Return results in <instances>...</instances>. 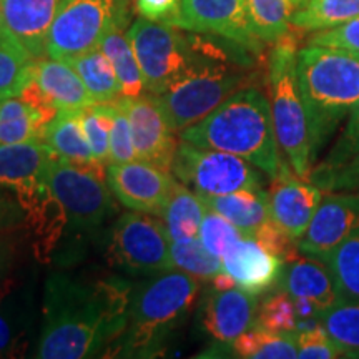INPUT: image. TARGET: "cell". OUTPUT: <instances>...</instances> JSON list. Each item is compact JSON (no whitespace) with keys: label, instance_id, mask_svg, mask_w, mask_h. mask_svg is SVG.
<instances>
[{"label":"cell","instance_id":"6da1fadb","mask_svg":"<svg viewBox=\"0 0 359 359\" xmlns=\"http://www.w3.org/2000/svg\"><path fill=\"white\" fill-rule=\"evenodd\" d=\"M122 276L52 273L45 283L40 359L102 356L125 334L132 299Z\"/></svg>","mask_w":359,"mask_h":359},{"label":"cell","instance_id":"7a4b0ae2","mask_svg":"<svg viewBox=\"0 0 359 359\" xmlns=\"http://www.w3.org/2000/svg\"><path fill=\"white\" fill-rule=\"evenodd\" d=\"M180 138L200 148L226 151L248 160L269 178H275L285 161L280 156L271 105L258 85L241 88Z\"/></svg>","mask_w":359,"mask_h":359},{"label":"cell","instance_id":"3957f363","mask_svg":"<svg viewBox=\"0 0 359 359\" xmlns=\"http://www.w3.org/2000/svg\"><path fill=\"white\" fill-rule=\"evenodd\" d=\"M255 55L243 45L208 34L206 52L195 70L158 95L175 132L180 135L238 90L257 85Z\"/></svg>","mask_w":359,"mask_h":359},{"label":"cell","instance_id":"277c9868","mask_svg":"<svg viewBox=\"0 0 359 359\" xmlns=\"http://www.w3.org/2000/svg\"><path fill=\"white\" fill-rule=\"evenodd\" d=\"M296 79L316 155L359 102V52L304 45L296 53Z\"/></svg>","mask_w":359,"mask_h":359},{"label":"cell","instance_id":"5b68a950","mask_svg":"<svg viewBox=\"0 0 359 359\" xmlns=\"http://www.w3.org/2000/svg\"><path fill=\"white\" fill-rule=\"evenodd\" d=\"M201 280L183 271L151 276L132 291L128 326L116 344L125 356H155L175 327L195 308Z\"/></svg>","mask_w":359,"mask_h":359},{"label":"cell","instance_id":"8992f818","mask_svg":"<svg viewBox=\"0 0 359 359\" xmlns=\"http://www.w3.org/2000/svg\"><path fill=\"white\" fill-rule=\"evenodd\" d=\"M298 50V39L291 32L273 43L268 55L266 77L278 145L291 170L299 178L308 180L313 170L314 150L306 107L296 79Z\"/></svg>","mask_w":359,"mask_h":359},{"label":"cell","instance_id":"52a82bcc","mask_svg":"<svg viewBox=\"0 0 359 359\" xmlns=\"http://www.w3.org/2000/svg\"><path fill=\"white\" fill-rule=\"evenodd\" d=\"M147 92L161 95L195 70L206 52L208 34L190 32L147 19L128 27Z\"/></svg>","mask_w":359,"mask_h":359},{"label":"cell","instance_id":"ba28073f","mask_svg":"<svg viewBox=\"0 0 359 359\" xmlns=\"http://www.w3.org/2000/svg\"><path fill=\"white\" fill-rule=\"evenodd\" d=\"M130 0H64L47 40V57L69 62L97 48L115 25L130 24Z\"/></svg>","mask_w":359,"mask_h":359},{"label":"cell","instance_id":"9c48e42d","mask_svg":"<svg viewBox=\"0 0 359 359\" xmlns=\"http://www.w3.org/2000/svg\"><path fill=\"white\" fill-rule=\"evenodd\" d=\"M172 173L201 196L257 190L264 183V173L248 160L226 151L200 148L185 140L178 143Z\"/></svg>","mask_w":359,"mask_h":359},{"label":"cell","instance_id":"30bf717a","mask_svg":"<svg viewBox=\"0 0 359 359\" xmlns=\"http://www.w3.org/2000/svg\"><path fill=\"white\" fill-rule=\"evenodd\" d=\"M47 182L65 215L69 233L95 231L114 212V193L102 172L55 156Z\"/></svg>","mask_w":359,"mask_h":359},{"label":"cell","instance_id":"8fae6325","mask_svg":"<svg viewBox=\"0 0 359 359\" xmlns=\"http://www.w3.org/2000/svg\"><path fill=\"white\" fill-rule=\"evenodd\" d=\"M172 238L165 223L151 215L127 212L111 230L109 259L130 275L155 276L172 268Z\"/></svg>","mask_w":359,"mask_h":359},{"label":"cell","instance_id":"7c38bea8","mask_svg":"<svg viewBox=\"0 0 359 359\" xmlns=\"http://www.w3.org/2000/svg\"><path fill=\"white\" fill-rule=\"evenodd\" d=\"M55 156L43 140L0 145V187L13 193L25 219L42 208L50 193L47 178Z\"/></svg>","mask_w":359,"mask_h":359},{"label":"cell","instance_id":"4fadbf2b","mask_svg":"<svg viewBox=\"0 0 359 359\" xmlns=\"http://www.w3.org/2000/svg\"><path fill=\"white\" fill-rule=\"evenodd\" d=\"M107 185L115 198L128 210L161 217L177 180L170 170L138 158L109 165Z\"/></svg>","mask_w":359,"mask_h":359},{"label":"cell","instance_id":"5bb4252c","mask_svg":"<svg viewBox=\"0 0 359 359\" xmlns=\"http://www.w3.org/2000/svg\"><path fill=\"white\" fill-rule=\"evenodd\" d=\"M116 102L123 107L128 116L138 158L172 170L180 142L158 95L145 92L138 97H120Z\"/></svg>","mask_w":359,"mask_h":359},{"label":"cell","instance_id":"9a60e30c","mask_svg":"<svg viewBox=\"0 0 359 359\" xmlns=\"http://www.w3.org/2000/svg\"><path fill=\"white\" fill-rule=\"evenodd\" d=\"M359 228V190L325 191L298 248L308 257L327 262Z\"/></svg>","mask_w":359,"mask_h":359},{"label":"cell","instance_id":"2e32d148","mask_svg":"<svg viewBox=\"0 0 359 359\" xmlns=\"http://www.w3.org/2000/svg\"><path fill=\"white\" fill-rule=\"evenodd\" d=\"M182 29L218 35L257 53L263 50L251 27L246 0H182Z\"/></svg>","mask_w":359,"mask_h":359},{"label":"cell","instance_id":"e0dca14e","mask_svg":"<svg viewBox=\"0 0 359 359\" xmlns=\"http://www.w3.org/2000/svg\"><path fill=\"white\" fill-rule=\"evenodd\" d=\"M325 190L308 180L299 178L290 163L271 180L268 190L269 215L296 241L304 235L320 206Z\"/></svg>","mask_w":359,"mask_h":359},{"label":"cell","instance_id":"ac0fdd59","mask_svg":"<svg viewBox=\"0 0 359 359\" xmlns=\"http://www.w3.org/2000/svg\"><path fill=\"white\" fill-rule=\"evenodd\" d=\"M258 302L240 288H210L198 306V323L206 336L219 344H231L255 325Z\"/></svg>","mask_w":359,"mask_h":359},{"label":"cell","instance_id":"d6986e66","mask_svg":"<svg viewBox=\"0 0 359 359\" xmlns=\"http://www.w3.org/2000/svg\"><path fill=\"white\" fill-rule=\"evenodd\" d=\"M223 271L231 276L240 290L250 294L266 293L280 285L285 263L258 243L243 236L222 258Z\"/></svg>","mask_w":359,"mask_h":359},{"label":"cell","instance_id":"ffe728a7","mask_svg":"<svg viewBox=\"0 0 359 359\" xmlns=\"http://www.w3.org/2000/svg\"><path fill=\"white\" fill-rule=\"evenodd\" d=\"M64 0H0L12 37L34 60L47 57V40Z\"/></svg>","mask_w":359,"mask_h":359},{"label":"cell","instance_id":"44dd1931","mask_svg":"<svg viewBox=\"0 0 359 359\" xmlns=\"http://www.w3.org/2000/svg\"><path fill=\"white\" fill-rule=\"evenodd\" d=\"M280 285L293 299L303 298L311 302L320 314L339 302L330 266L304 253L285 264Z\"/></svg>","mask_w":359,"mask_h":359},{"label":"cell","instance_id":"7402d4cb","mask_svg":"<svg viewBox=\"0 0 359 359\" xmlns=\"http://www.w3.org/2000/svg\"><path fill=\"white\" fill-rule=\"evenodd\" d=\"M32 80L57 110H80L95 103L69 62L43 57L34 60Z\"/></svg>","mask_w":359,"mask_h":359},{"label":"cell","instance_id":"603a6c76","mask_svg":"<svg viewBox=\"0 0 359 359\" xmlns=\"http://www.w3.org/2000/svg\"><path fill=\"white\" fill-rule=\"evenodd\" d=\"M80 110H58L45 128L43 142L58 158L103 173V167L95 160L85 138Z\"/></svg>","mask_w":359,"mask_h":359},{"label":"cell","instance_id":"cb8c5ba5","mask_svg":"<svg viewBox=\"0 0 359 359\" xmlns=\"http://www.w3.org/2000/svg\"><path fill=\"white\" fill-rule=\"evenodd\" d=\"M201 198L210 210L230 219L248 238H253L255 233L271 218L268 191H264L263 188L240 190L218 196H201Z\"/></svg>","mask_w":359,"mask_h":359},{"label":"cell","instance_id":"d4e9b609","mask_svg":"<svg viewBox=\"0 0 359 359\" xmlns=\"http://www.w3.org/2000/svg\"><path fill=\"white\" fill-rule=\"evenodd\" d=\"M98 47L114 65L122 87V97H138L147 92L142 69L128 39V25H115L110 29Z\"/></svg>","mask_w":359,"mask_h":359},{"label":"cell","instance_id":"484cf974","mask_svg":"<svg viewBox=\"0 0 359 359\" xmlns=\"http://www.w3.org/2000/svg\"><path fill=\"white\" fill-rule=\"evenodd\" d=\"M208 210L198 193L177 182L165 212L161 215L172 241L198 238L200 226Z\"/></svg>","mask_w":359,"mask_h":359},{"label":"cell","instance_id":"4316f807","mask_svg":"<svg viewBox=\"0 0 359 359\" xmlns=\"http://www.w3.org/2000/svg\"><path fill=\"white\" fill-rule=\"evenodd\" d=\"M69 64L80 75L95 103L116 102L122 97V87H120L114 65L100 47L72 58Z\"/></svg>","mask_w":359,"mask_h":359},{"label":"cell","instance_id":"83f0119b","mask_svg":"<svg viewBox=\"0 0 359 359\" xmlns=\"http://www.w3.org/2000/svg\"><path fill=\"white\" fill-rule=\"evenodd\" d=\"M293 333H276L253 325L233 341L231 349L243 359H294L298 346Z\"/></svg>","mask_w":359,"mask_h":359},{"label":"cell","instance_id":"f1b7e54d","mask_svg":"<svg viewBox=\"0 0 359 359\" xmlns=\"http://www.w3.org/2000/svg\"><path fill=\"white\" fill-rule=\"evenodd\" d=\"M359 17V0H304L296 8L291 25L302 32H318Z\"/></svg>","mask_w":359,"mask_h":359},{"label":"cell","instance_id":"f546056e","mask_svg":"<svg viewBox=\"0 0 359 359\" xmlns=\"http://www.w3.org/2000/svg\"><path fill=\"white\" fill-rule=\"evenodd\" d=\"M308 182L325 191L359 190V142L346 150L331 151L326 160L313 167Z\"/></svg>","mask_w":359,"mask_h":359},{"label":"cell","instance_id":"4dcf8cb0","mask_svg":"<svg viewBox=\"0 0 359 359\" xmlns=\"http://www.w3.org/2000/svg\"><path fill=\"white\" fill-rule=\"evenodd\" d=\"M296 0H246L253 32L263 43H275L291 32Z\"/></svg>","mask_w":359,"mask_h":359},{"label":"cell","instance_id":"1f68e13d","mask_svg":"<svg viewBox=\"0 0 359 359\" xmlns=\"http://www.w3.org/2000/svg\"><path fill=\"white\" fill-rule=\"evenodd\" d=\"M339 302L359 303V228L327 258Z\"/></svg>","mask_w":359,"mask_h":359},{"label":"cell","instance_id":"d6a6232c","mask_svg":"<svg viewBox=\"0 0 359 359\" xmlns=\"http://www.w3.org/2000/svg\"><path fill=\"white\" fill-rule=\"evenodd\" d=\"M321 325L343 356L359 358V303L338 302L321 313Z\"/></svg>","mask_w":359,"mask_h":359},{"label":"cell","instance_id":"836d02e7","mask_svg":"<svg viewBox=\"0 0 359 359\" xmlns=\"http://www.w3.org/2000/svg\"><path fill=\"white\" fill-rule=\"evenodd\" d=\"M34 58L20 43H0V100L20 95L32 82Z\"/></svg>","mask_w":359,"mask_h":359},{"label":"cell","instance_id":"e575fe53","mask_svg":"<svg viewBox=\"0 0 359 359\" xmlns=\"http://www.w3.org/2000/svg\"><path fill=\"white\" fill-rule=\"evenodd\" d=\"M170 253H172V268L188 273L201 281H212L218 273L223 271V263L219 262L222 258L210 253L200 238L172 241Z\"/></svg>","mask_w":359,"mask_h":359},{"label":"cell","instance_id":"d590c367","mask_svg":"<svg viewBox=\"0 0 359 359\" xmlns=\"http://www.w3.org/2000/svg\"><path fill=\"white\" fill-rule=\"evenodd\" d=\"M115 102L110 103H90L80 110L82 128L92 154L102 167L109 165L110 158V132L114 122Z\"/></svg>","mask_w":359,"mask_h":359},{"label":"cell","instance_id":"8d00e7d4","mask_svg":"<svg viewBox=\"0 0 359 359\" xmlns=\"http://www.w3.org/2000/svg\"><path fill=\"white\" fill-rule=\"evenodd\" d=\"M255 326L266 327L276 333H293L298 326L294 299L285 290L269 294L262 304H258Z\"/></svg>","mask_w":359,"mask_h":359},{"label":"cell","instance_id":"74e56055","mask_svg":"<svg viewBox=\"0 0 359 359\" xmlns=\"http://www.w3.org/2000/svg\"><path fill=\"white\" fill-rule=\"evenodd\" d=\"M198 236L210 253H213L218 258H223L226 251L233 248L245 235L238 230L230 219L208 208L203 217V222H201Z\"/></svg>","mask_w":359,"mask_h":359},{"label":"cell","instance_id":"f35d334b","mask_svg":"<svg viewBox=\"0 0 359 359\" xmlns=\"http://www.w3.org/2000/svg\"><path fill=\"white\" fill-rule=\"evenodd\" d=\"M52 118L53 115L37 110L29 115L7 120V122H0V145L43 140L45 128Z\"/></svg>","mask_w":359,"mask_h":359},{"label":"cell","instance_id":"ab89813d","mask_svg":"<svg viewBox=\"0 0 359 359\" xmlns=\"http://www.w3.org/2000/svg\"><path fill=\"white\" fill-rule=\"evenodd\" d=\"M294 341L298 346V358L302 359H334L343 356L338 344L331 339L323 325L304 331H294Z\"/></svg>","mask_w":359,"mask_h":359},{"label":"cell","instance_id":"60d3db41","mask_svg":"<svg viewBox=\"0 0 359 359\" xmlns=\"http://www.w3.org/2000/svg\"><path fill=\"white\" fill-rule=\"evenodd\" d=\"M138 160L137 150H135L132 130H130L128 116L125 114L123 107L118 102H115V114L114 122H111L110 132V158L111 163H127V161ZM107 165V167H109Z\"/></svg>","mask_w":359,"mask_h":359},{"label":"cell","instance_id":"b9f144b4","mask_svg":"<svg viewBox=\"0 0 359 359\" xmlns=\"http://www.w3.org/2000/svg\"><path fill=\"white\" fill-rule=\"evenodd\" d=\"M253 238L259 245L264 246L269 253H273L275 257L280 258L285 264L291 263L293 259H296L302 255V251L298 248V241H296L294 238H291L288 233L283 230L280 224L271 218L255 233Z\"/></svg>","mask_w":359,"mask_h":359},{"label":"cell","instance_id":"7bdbcfd3","mask_svg":"<svg viewBox=\"0 0 359 359\" xmlns=\"http://www.w3.org/2000/svg\"><path fill=\"white\" fill-rule=\"evenodd\" d=\"M306 45H320V47H336L346 50L359 52V17L341 24L333 29L318 30L306 40Z\"/></svg>","mask_w":359,"mask_h":359},{"label":"cell","instance_id":"ee69618b","mask_svg":"<svg viewBox=\"0 0 359 359\" xmlns=\"http://www.w3.org/2000/svg\"><path fill=\"white\" fill-rule=\"evenodd\" d=\"M142 19L182 29V0H135Z\"/></svg>","mask_w":359,"mask_h":359},{"label":"cell","instance_id":"f6af8a7d","mask_svg":"<svg viewBox=\"0 0 359 359\" xmlns=\"http://www.w3.org/2000/svg\"><path fill=\"white\" fill-rule=\"evenodd\" d=\"M356 142H359V102L349 111L348 122L344 125L343 133H341L339 140L336 142V145L331 151L346 150V148L354 145Z\"/></svg>","mask_w":359,"mask_h":359},{"label":"cell","instance_id":"bcb514c9","mask_svg":"<svg viewBox=\"0 0 359 359\" xmlns=\"http://www.w3.org/2000/svg\"><path fill=\"white\" fill-rule=\"evenodd\" d=\"M17 344L15 330L4 313H0V358L11 356Z\"/></svg>","mask_w":359,"mask_h":359},{"label":"cell","instance_id":"7dc6e473","mask_svg":"<svg viewBox=\"0 0 359 359\" xmlns=\"http://www.w3.org/2000/svg\"><path fill=\"white\" fill-rule=\"evenodd\" d=\"M8 269H11V253L6 245L0 243V298L11 291L12 280L8 278Z\"/></svg>","mask_w":359,"mask_h":359},{"label":"cell","instance_id":"c3c4849f","mask_svg":"<svg viewBox=\"0 0 359 359\" xmlns=\"http://www.w3.org/2000/svg\"><path fill=\"white\" fill-rule=\"evenodd\" d=\"M13 222H15V218H13L12 215L11 203L7 205V201L2 198V195H0V231L6 230V228H11Z\"/></svg>","mask_w":359,"mask_h":359},{"label":"cell","instance_id":"681fc988","mask_svg":"<svg viewBox=\"0 0 359 359\" xmlns=\"http://www.w3.org/2000/svg\"><path fill=\"white\" fill-rule=\"evenodd\" d=\"M11 42H17V40L12 37L11 30H8V27L6 24V19H4L2 8H0V43H11Z\"/></svg>","mask_w":359,"mask_h":359},{"label":"cell","instance_id":"f907efd6","mask_svg":"<svg viewBox=\"0 0 359 359\" xmlns=\"http://www.w3.org/2000/svg\"><path fill=\"white\" fill-rule=\"evenodd\" d=\"M296 2H298V4H299V6H302V4L304 2V0H296Z\"/></svg>","mask_w":359,"mask_h":359}]
</instances>
